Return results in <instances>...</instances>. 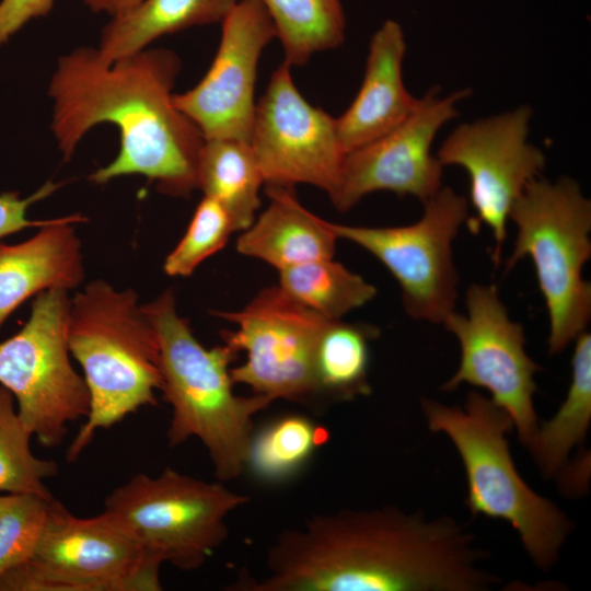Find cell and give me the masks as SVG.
<instances>
[{
  "instance_id": "8fae6325",
  "label": "cell",
  "mask_w": 591,
  "mask_h": 591,
  "mask_svg": "<svg viewBox=\"0 0 591 591\" xmlns=\"http://www.w3.org/2000/svg\"><path fill=\"white\" fill-rule=\"evenodd\" d=\"M236 325L224 344L245 361L231 368L234 384L275 401H290L317 392L315 351L331 322L301 304L278 285L262 289L243 309L216 312Z\"/></svg>"
},
{
  "instance_id": "44dd1931",
  "label": "cell",
  "mask_w": 591,
  "mask_h": 591,
  "mask_svg": "<svg viewBox=\"0 0 591 591\" xmlns=\"http://www.w3.org/2000/svg\"><path fill=\"white\" fill-rule=\"evenodd\" d=\"M263 184L248 142L205 140L198 161L197 188L225 209L235 231L247 229L256 218Z\"/></svg>"
},
{
  "instance_id": "277c9868",
  "label": "cell",
  "mask_w": 591,
  "mask_h": 591,
  "mask_svg": "<svg viewBox=\"0 0 591 591\" xmlns=\"http://www.w3.org/2000/svg\"><path fill=\"white\" fill-rule=\"evenodd\" d=\"M68 346L90 394L89 414L67 451L74 462L97 430L158 404L162 373L158 337L137 293L101 279L70 300Z\"/></svg>"
},
{
  "instance_id": "e0dca14e",
  "label": "cell",
  "mask_w": 591,
  "mask_h": 591,
  "mask_svg": "<svg viewBox=\"0 0 591 591\" xmlns=\"http://www.w3.org/2000/svg\"><path fill=\"white\" fill-rule=\"evenodd\" d=\"M405 53L401 25L385 21L370 40L364 76L356 97L336 118L346 154L386 135L414 111L418 99L403 81Z\"/></svg>"
},
{
  "instance_id": "ffe728a7",
  "label": "cell",
  "mask_w": 591,
  "mask_h": 591,
  "mask_svg": "<svg viewBox=\"0 0 591 591\" xmlns=\"http://www.w3.org/2000/svg\"><path fill=\"white\" fill-rule=\"evenodd\" d=\"M240 0H140L112 16L96 50L106 62L134 55L159 37L185 28L221 23Z\"/></svg>"
},
{
  "instance_id": "3957f363",
  "label": "cell",
  "mask_w": 591,
  "mask_h": 591,
  "mask_svg": "<svg viewBox=\"0 0 591 591\" xmlns=\"http://www.w3.org/2000/svg\"><path fill=\"white\" fill-rule=\"evenodd\" d=\"M141 309L159 341L161 392L172 409L166 431L170 447L196 438L205 447L218 480L237 478L246 471L253 417L274 401L234 393L230 364L237 354L225 344L202 346L187 320L177 314L171 290Z\"/></svg>"
},
{
  "instance_id": "2e32d148",
  "label": "cell",
  "mask_w": 591,
  "mask_h": 591,
  "mask_svg": "<svg viewBox=\"0 0 591 591\" xmlns=\"http://www.w3.org/2000/svg\"><path fill=\"white\" fill-rule=\"evenodd\" d=\"M221 25L220 43L208 71L194 88L175 93L173 100L205 140L248 142L257 67L276 32L260 0H240Z\"/></svg>"
},
{
  "instance_id": "7c38bea8",
  "label": "cell",
  "mask_w": 591,
  "mask_h": 591,
  "mask_svg": "<svg viewBox=\"0 0 591 591\" xmlns=\"http://www.w3.org/2000/svg\"><path fill=\"white\" fill-rule=\"evenodd\" d=\"M466 308V315L454 311L442 323L461 347L459 369L442 390L453 391L463 383L486 389L528 448L540 422L533 396L534 375L542 367L526 354L524 329L509 317L495 286H470Z\"/></svg>"
},
{
  "instance_id": "9a60e30c",
  "label": "cell",
  "mask_w": 591,
  "mask_h": 591,
  "mask_svg": "<svg viewBox=\"0 0 591 591\" xmlns=\"http://www.w3.org/2000/svg\"><path fill=\"white\" fill-rule=\"evenodd\" d=\"M467 89L442 96L430 89L410 115L386 135L348 152L336 189L329 196L339 211H347L366 195L387 190L426 201L442 187L443 165L431 153L438 131L459 116L457 104Z\"/></svg>"
},
{
  "instance_id": "5bb4252c",
  "label": "cell",
  "mask_w": 591,
  "mask_h": 591,
  "mask_svg": "<svg viewBox=\"0 0 591 591\" xmlns=\"http://www.w3.org/2000/svg\"><path fill=\"white\" fill-rule=\"evenodd\" d=\"M248 143L267 186L336 189L346 157L336 118L308 102L285 61L256 103Z\"/></svg>"
},
{
  "instance_id": "30bf717a",
  "label": "cell",
  "mask_w": 591,
  "mask_h": 591,
  "mask_svg": "<svg viewBox=\"0 0 591 591\" xmlns=\"http://www.w3.org/2000/svg\"><path fill=\"white\" fill-rule=\"evenodd\" d=\"M467 212V199L442 186L424 201V215L413 224L370 228L329 222V227L338 239L361 246L391 271L410 317L443 323L457 298L452 242Z\"/></svg>"
},
{
  "instance_id": "f546056e",
  "label": "cell",
  "mask_w": 591,
  "mask_h": 591,
  "mask_svg": "<svg viewBox=\"0 0 591 591\" xmlns=\"http://www.w3.org/2000/svg\"><path fill=\"white\" fill-rule=\"evenodd\" d=\"M63 183L46 182L32 195L22 198L18 192H7L0 195V239L27 228H42L50 223L48 220H30L26 212L33 204L49 197Z\"/></svg>"
},
{
  "instance_id": "5b68a950",
  "label": "cell",
  "mask_w": 591,
  "mask_h": 591,
  "mask_svg": "<svg viewBox=\"0 0 591 591\" xmlns=\"http://www.w3.org/2000/svg\"><path fill=\"white\" fill-rule=\"evenodd\" d=\"M420 405L429 430L448 436L462 460L467 483L464 505L471 515L509 522L533 564L552 569L575 525L518 472L508 440L514 428L509 414L478 391L468 392L463 407L429 398Z\"/></svg>"
},
{
  "instance_id": "4dcf8cb0",
  "label": "cell",
  "mask_w": 591,
  "mask_h": 591,
  "mask_svg": "<svg viewBox=\"0 0 591 591\" xmlns=\"http://www.w3.org/2000/svg\"><path fill=\"white\" fill-rule=\"evenodd\" d=\"M55 0H1L0 45L7 43L31 20L48 14Z\"/></svg>"
},
{
  "instance_id": "4fadbf2b",
  "label": "cell",
  "mask_w": 591,
  "mask_h": 591,
  "mask_svg": "<svg viewBox=\"0 0 591 591\" xmlns=\"http://www.w3.org/2000/svg\"><path fill=\"white\" fill-rule=\"evenodd\" d=\"M533 111L528 105L459 125L442 142L439 162L463 167L476 216L472 232L487 225L495 237L493 260H500L511 207L545 166L542 150L529 141Z\"/></svg>"
},
{
  "instance_id": "83f0119b",
  "label": "cell",
  "mask_w": 591,
  "mask_h": 591,
  "mask_svg": "<svg viewBox=\"0 0 591 591\" xmlns=\"http://www.w3.org/2000/svg\"><path fill=\"white\" fill-rule=\"evenodd\" d=\"M56 501L32 493L0 494V577L32 557Z\"/></svg>"
},
{
  "instance_id": "7a4b0ae2",
  "label": "cell",
  "mask_w": 591,
  "mask_h": 591,
  "mask_svg": "<svg viewBox=\"0 0 591 591\" xmlns=\"http://www.w3.org/2000/svg\"><path fill=\"white\" fill-rule=\"evenodd\" d=\"M181 59L166 48H146L113 62L96 48L78 47L61 56L48 84L50 128L69 160L86 132L99 124L116 126V158L90 179L105 184L125 175H143L173 197L197 188L205 138L174 104Z\"/></svg>"
},
{
  "instance_id": "8992f818",
  "label": "cell",
  "mask_w": 591,
  "mask_h": 591,
  "mask_svg": "<svg viewBox=\"0 0 591 591\" xmlns=\"http://www.w3.org/2000/svg\"><path fill=\"white\" fill-rule=\"evenodd\" d=\"M509 218L517 239L505 274L531 257L549 315L548 350L559 354L586 331L591 316V286L582 278L591 256V201L572 178H535Z\"/></svg>"
},
{
  "instance_id": "7402d4cb",
  "label": "cell",
  "mask_w": 591,
  "mask_h": 591,
  "mask_svg": "<svg viewBox=\"0 0 591 591\" xmlns=\"http://www.w3.org/2000/svg\"><path fill=\"white\" fill-rule=\"evenodd\" d=\"M571 366L565 401L552 419L538 422L526 448L546 478L559 473L571 450L583 442L591 422V335L586 331L575 338Z\"/></svg>"
},
{
  "instance_id": "cb8c5ba5",
  "label": "cell",
  "mask_w": 591,
  "mask_h": 591,
  "mask_svg": "<svg viewBox=\"0 0 591 591\" xmlns=\"http://www.w3.org/2000/svg\"><path fill=\"white\" fill-rule=\"evenodd\" d=\"M278 286L290 297L328 321L367 304L373 285L333 258L312 260L279 270Z\"/></svg>"
},
{
  "instance_id": "484cf974",
  "label": "cell",
  "mask_w": 591,
  "mask_h": 591,
  "mask_svg": "<svg viewBox=\"0 0 591 591\" xmlns=\"http://www.w3.org/2000/svg\"><path fill=\"white\" fill-rule=\"evenodd\" d=\"M321 444V428L302 415L279 417L253 433L246 462L259 480L279 483L298 473Z\"/></svg>"
},
{
  "instance_id": "d6986e66",
  "label": "cell",
  "mask_w": 591,
  "mask_h": 591,
  "mask_svg": "<svg viewBox=\"0 0 591 591\" xmlns=\"http://www.w3.org/2000/svg\"><path fill=\"white\" fill-rule=\"evenodd\" d=\"M268 207L236 241L242 255L263 260L278 271L299 264L333 258L338 237L329 222L304 208L292 187L267 186Z\"/></svg>"
},
{
  "instance_id": "9c48e42d",
  "label": "cell",
  "mask_w": 591,
  "mask_h": 591,
  "mask_svg": "<svg viewBox=\"0 0 591 591\" xmlns=\"http://www.w3.org/2000/svg\"><path fill=\"white\" fill-rule=\"evenodd\" d=\"M68 290L36 294L24 326L0 344V385L15 398L20 417L44 448L65 440L71 424L85 419L90 394L70 360Z\"/></svg>"
},
{
  "instance_id": "f1b7e54d",
  "label": "cell",
  "mask_w": 591,
  "mask_h": 591,
  "mask_svg": "<svg viewBox=\"0 0 591 591\" xmlns=\"http://www.w3.org/2000/svg\"><path fill=\"white\" fill-rule=\"evenodd\" d=\"M232 232L235 229L225 209L212 198L204 196L184 236L166 256L164 271L173 277L192 275L205 259L227 244Z\"/></svg>"
},
{
  "instance_id": "603a6c76",
  "label": "cell",
  "mask_w": 591,
  "mask_h": 591,
  "mask_svg": "<svg viewBox=\"0 0 591 591\" xmlns=\"http://www.w3.org/2000/svg\"><path fill=\"white\" fill-rule=\"evenodd\" d=\"M290 67L304 66L315 54L339 47L345 39L340 0H260Z\"/></svg>"
},
{
  "instance_id": "d4e9b609",
  "label": "cell",
  "mask_w": 591,
  "mask_h": 591,
  "mask_svg": "<svg viewBox=\"0 0 591 591\" xmlns=\"http://www.w3.org/2000/svg\"><path fill=\"white\" fill-rule=\"evenodd\" d=\"M378 333L368 324L331 321L315 351L317 390L343 399L369 394V344Z\"/></svg>"
},
{
  "instance_id": "1f68e13d",
  "label": "cell",
  "mask_w": 591,
  "mask_h": 591,
  "mask_svg": "<svg viewBox=\"0 0 591 591\" xmlns=\"http://www.w3.org/2000/svg\"><path fill=\"white\" fill-rule=\"evenodd\" d=\"M86 7L95 13H106L111 18L128 11L140 0H83Z\"/></svg>"
},
{
  "instance_id": "4316f807",
  "label": "cell",
  "mask_w": 591,
  "mask_h": 591,
  "mask_svg": "<svg viewBox=\"0 0 591 591\" xmlns=\"http://www.w3.org/2000/svg\"><path fill=\"white\" fill-rule=\"evenodd\" d=\"M32 438L19 415L14 396L0 385V491L50 498L44 482L58 474V465L33 453Z\"/></svg>"
},
{
  "instance_id": "6da1fadb",
  "label": "cell",
  "mask_w": 591,
  "mask_h": 591,
  "mask_svg": "<svg viewBox=\"0 0 591 591\" xmlns=\"http://www.w3.org/2000/svg\"><path fill=\"white\" fill-rule=\"evenodd\" d=\"M474 534L449 515L429 519L394 506L315 514L279 533L266 572L241 591H487L499 577Z\"/></svg>"
},
{
  "instance_id": "52a82bcc",
  "label": "cell",
  "mask_w": 591,
  "mask_h": 591,
  "mask_svg": "<svg viewBox=\"0 0 591 591\" xmlns=\"http://www.w3.org/2000/svg\"><path fill=\"white\" fill-rule=\"evenodd\" d=\"M162 564L111 513L79 518L58 500L30 559L0 591H160Z\"/></svg>"
},
{
  "instance_id": "ac0fdd59",
  "label": "cell",
  "mask_w": 591,
  "mask_h": 591,
  "mask_svg": "<svg viewBox=\"0 0 591 591\" xmlns=\"http://www.w3.org/2000/svg\"><path fill=\"white\" fill-rule=\"evenodd\" d=\"M84 220L82 215L54 218L24 242L0 244V327L30 297L81 283L83 260L73 225Z\"/></svg>"
},
{
  "instance_id": "ba28073f",
  "label": "cell",
  "mask_w": 591,
  "mask_h": 591,
  "mask_svg": "<svg viewBox=\"0 0 591 591\" xmlns=\"http://www.w3.org/2000/svg\"><path fill=\"white\" fill-rule=\"evenodd\" d=\"M248 500L223 482L166 467L154 477L135 474L105 498L104 511L162 565L193 571L227 540L228 517Z\"/></svg>"
}]
</instances>
